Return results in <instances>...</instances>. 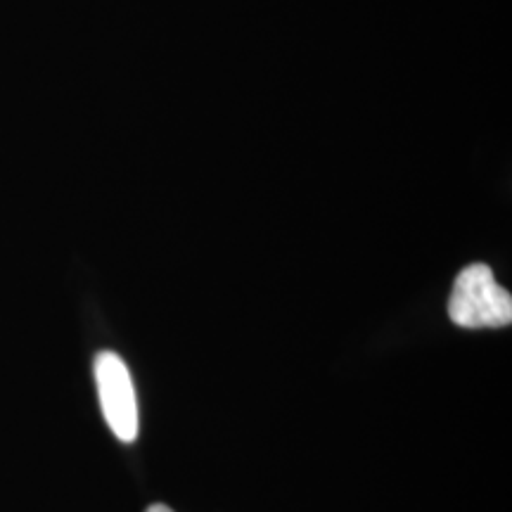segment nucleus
I'll use <instances>...</instances> for the list:
<instances>
[{
	"label": "nucleus",
	"mask_w": 512,
	"mask_h": 512,
	"mask_svg": "<svg viewBox=\"0 0 512 512\" xmlns=\"http://www.w3.org/2000/svg\"><path fill=\"white\" fill-rule=\"evenodd\" d=\"M448 316L467 330L505 328L512 320V297L486 264L465 266L448 299Z\"/></svg>",
	"instance_id": "f257e3e1"
},
{
	"label": "nucleus",
	"mask_w": 512,
	"mask_h": 512,
	"mask_svg": "<svg viewBox=\"0 0 512 512\" xmlns=\"http://www.w3.org/2000/svg\"><path fill=\"white\" fill-rule=\"evenodd\" d=\"M95 384L100 408L114 437L131 444L138 437V399L126 363L114 351H102L95 358Z\"/></svg>",
	"instance_id": "f03ea898"
},
{
	"label": "nucleus",
	"mask_w": 512,
	"mask_h": 512,
	"mask_svg": "<svg viewBox=\"0 0 512 512\" xmlns=\"http://www.w3.org/2000/svg\"><path fill=\"white\" fill-rule=\"evenodd\" d=\"M147 512H174L169 508V505H162V503H157V505H150V508H147Z\"/></svg>",
	"instance_id": "7ed1b4c3"
}]
</instances>
